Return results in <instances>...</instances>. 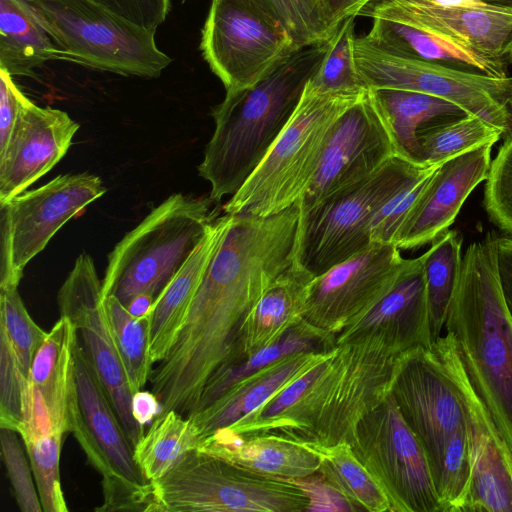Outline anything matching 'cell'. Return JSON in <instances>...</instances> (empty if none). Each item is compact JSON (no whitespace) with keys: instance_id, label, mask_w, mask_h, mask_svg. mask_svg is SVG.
I'll list each match as a JSON object with an SVG mask.
<instances>
[{"instance_id":"6da1fadb","label":"cell","mask_w":512,"mask_h":512,"mask_svg":"<svg viewBox=\"0 0 512 512\" xmlns=\"http://www.w3.org/2000/svg\"><path fill=\"white\" fill-rule=\"evenodd\" d=\"M298 221L296 204L266 217L230 214L184 326L167 355L176 372L202 383L222 365L240 358L247 317L293 264Z\"/></svg>"},{"instance_id":"7a4b0ae2","label":"cell","mask_w":512,"mask_h":512,"mask_svg":"<svg viewBox=\"0 0 512 512\" xmlns=\"http://www.w3.org/2000/svg\"><path fill=\"white\" fill-rule=\"evenodd\" d=\"M398 355L377 337L337 345L233 429L314 450L351 445L358 423L390 393Z\"/></svg>"},{"instance_id":"3957f363","label":"cell","mask_w":512,"mask_h":512,"mask_svg":"<svg viewBox=\"0 0 512 512\" xmlns=\"http://www.w3.org/2000/svg\"><path fill=\"white\" fill-rule=\"evenodd\" d=\"M330 39L297 49L255 85L227 92L213 107L215 129L198 166L199 175L210 183L212 201L234 195L264 159L320 66Z\"/></svg>"},{"instance_id":"277c9868","label":"cell","mask_w":512,"mask_h":512,"mask_svg":"<svg viewBox=\"0 0 512 512\" xmlns=\"http://www.w3.org/2000/svg\"><path fill=\"white\" fill-rule=\"evenodd\" d=\"M494 236L468 246L444 328L471 385L512 449V317L499 283Z\"/></svg>"},{"instance_id":"5b68a950","label":"cell","mask_w":512,"mask_h":512,"mask_svg":"<svg viewBox=\"0 0 512 512\" xmlns=\"http://www.w3.org/2000/svg\"><path fill=\"white\" fill-rule=\"evenodd\" d=\"M390 394L425 452L444 512H464L471 476L465 409L432 347L398 355Z\"/></svg>"},{"instance_id":"8992f818","label":"cell","mask_w":512,"mask_h":512,"mask_svg":"<svg viewBox=\"0 0 512 512\" xmlns=\"http://www.w3.org/2000/svg\"><path fill=\"white\" fill-rule=\"evenodd\" d=\"M367 91L320 93L305 85L288 123L224 213L266 217L295 205L315 175L335 122Z\"/></svg>"},{"instance_id":"52a82bcc","label":"cell","mask_w":512,"mask_h":512,"mask_svg":"<svg viewBox=\"0 0 512 512\" xmlns=\"http://www.w3.org/2000/svg\"><path fill=\"white\" fill-rule=\"evenodd\" d=\"M211 201L172 194L126 233L108 255L104 298L125 307L140 294L156 299L216 220Z\"/></svg>"},{"instance_id":"ba28073f","label":"cell","mask_w":512,"mask_h":512,"mask_svg":"<svg viewBox=\"0 0 512 512\" xmlns=\"http://www.w3.org/2000/svg\"><path fill=\"white\" fill-rule=\"evenodd\" d=\"M437 166L395 156L359 184L299 212L293 264L316 277L364 250L378 210Z\"/></svg>"},{"instance_id":"9c48e42d","label":"cell","mask_w":512,"mask_h":512,"mask_svg":"<svg viewBox=\"0 0 512 512\" xmlns=\"http://www.w3.org/2000/svg\"><path fill=\"white\" fill-rule=\"evenodd\" d=\"M146 512H307L294 482L261 475L197 449L151 482Z\"/></svg>"},{"instance_id":"30bf717a","label":"cell","mask_w":512,"mask_h":512,"mask_svg":"<svg viewBox=\"0 0 512 512\" xmlns=\"http://www.w3.org/2000/svg\"><path fill=\"white\" fill-rule=\"evenodd\" d=\"M59 49V60L123 76L157 78L172 59L155 33L92 0H32Z\"/></svg>"},{"instance_id":"8fae6325","label":"cell","mask_w":512,"mask_h":512,"mask_svg":"<svg viewBox=\"0 0 512 512\" xmlns=\"http://www.w3.org/2000/svg\"><path fill=\"white\" fill-rule=\"evenodd\" d=\"M76 407L71 433L102 477L96 511H145L151 485L79 338L75 351Z\"/></svg>"},{"instance_id":"7c38bea8","label":"cell","mask_w":512,"mask_h":512,"mask_svg":"<svg viewBox=\"0 0 512 512\" xmlns=\"http://www.w3.org/2000/svg\"><path fill=\"white\" fill-rule=\"evenodd\" d=\"M301 47L262 0H211L200 49L226 93L252 87Z\"/></svg>"},{"instance_id":"4fadbf2b","label":"cell","mask_w":512,"mask_h":512,"mask_svg":"<svg viewBox=\"0 0 512 512\" xmlns=\"http://www.w3.org/2000/svg\"><path fill=\"white\" fill-rule=\"evenodd\" d=\"M354 50L359 75L368 90L388 88L434 95L492 124L503 137L512 133V113L508 106L511 77L469 73L398 56L365 36L356 37Z\"/></svg>"},{"instance_id":"5bb4252c","label":"cell","mask_w":512,"mask_h":512,"mask_svg":"<svg viewBox=\"0 0 512 512\" xmlns=\"http://www.w3.org/2000/svg\"><path fill=\"white\" fill-rule=\"evenodd\" d=\"M106 193L88 172L60 174L0 204V289L18 287L26 265L71 218Z\"/></svg>"},{"instance_id":"9a60e30c","label":"cell","mask_w":512,"mask_h":512,"mask_svg":"<svg viewBox=\"0 0 512 512\" xmlns=\"http://www.w3.org/2000/svg\"><path fill=\"white\" fill-rule=\"evenodd\" d=\"M351 448L392 512H444L425 452L390 393L358 423Z\"/></svg>"},{"instance_id":"2e32d148","label":"cell","mask_w":512,"mask_h":512,"mask_svg":"<svg viewBox=\"0 0 512 512\" xmlns=\"http://www.w3.org/2000/svg\"><path fill=\"white\" fill-rule=\"evenodd\" d=\"M395 156L398 148L368 90L335 122L315 175L296 203L299 212L359 184Z\"/></svg>"},{"instance_id":"e0dca14e","label":"cell","mask_w":512,"mask_h":512,"mask_svg":"<svg viewBox=\"0 0 512 512\" xmlns=\"http://www.w3.org/2000/svg\"><path fill=\"white\" fill-rule=\"evenodd\" d=\"M60 315L74 325L96 374L134 448L146 428L132 413V393L111 334L102 282L87 253L77 257L57 294Z\"/></svg>"},{"instance_id":"ac0fdd59","label":"cell","mask_w":512,"mask_h":512,"mask_svg":"<svg viewBox=\"0 0 512 512\" xmlns=\"http://www.w3.org/2000/svg\"><path fill=\"white\" fill-rule=\"evenodd\" d=\"M405 261L396 245L371 242L312 279L304 320L336 336L388 293Z\"/></svg>"},{"instance_id":"d6986e66","label":"cell","mask_w":512,"mask_h":512,"mask_svg":"<svg viewBox=\"0 0 512 512\" xmlns=\"http://www.w3.org/2000/svg\"><path fill=\"white\" fill-rule=\"evenodd\" d=\"M357 16L410 25L508 67L512 14L480 0H370Z\"/></svg>"},{"instance_id":"ffe728a7","label":"cell","mask_w":512,"mask_h":512,"mask_svg":"<svg viewBox=\"0 0 512 512\" xmlns=\"http://www.w3.org/2000/svg\"><path fill=\"white\" fill-rule=\"evenodd\" d=\"M432 348L461 394L467 424L470 486L464 512H512V449L471 385L450 333Z\"/></svg>"},{"instance_id":"44dd1931","label":"cell","mask_w":512,"mask_h":512,"mask_svg":"<svg viewBox=\"0 0 512 512\" xmlns=\"http://www.w3.org/2000/svg\"><path fill=\"white\" fill-rule=\"evenodd\" d=\"M79 124L65 111L23 95L6 147L0 151V204L26 191L67 153Z\"/></svg>"},{"instance_id":"7402d4cb","label":"cell","mask_w":512,"mask_h":512,"mask_svg":"<svg viewBox=\"0 0 512 512\" xmlns=\"http://www.w3.org/2000/svg\"><path fill=\"white\" fill-rule=\"evenodd\" d=\"M363 337L380 338L396 354L432 347L422 256L406 259L388 293L336 335V346Z\"/></svg>"},{"instance_id":"603a6c76","label":"cell","mask_w":512,"mask_h":512,"mask_svg":"<svg viewBox=\"0 0 512 512\" xmlns=\"http://www.w3.org/2000/svg\"><path fill=\"white\" fill-rule=\"evenodd\" d=\"M492 146L458 155L436 169L399 232V249L419 248L448 230L469 194L486 180Z\"/></svg>"},{"instance_id":"cb8c5ba5","label":"cell","mask_w":512,"mask_h":512,"mask_svg":"<svg viewBox=\"0 0 512 512\" xmlns=\"http://www.w3.org/2000/svg\"><path fill=\"white\" fill-rule=\"evenodd\" d=\"M197 450L255 473L293 481L316 473L320 455L313 448L274 436L237 435L221 428L201 438Z\"/></svg>"},{"instance_id":"d4e9b609","label":"cell","mask_w":512,"mask_h":512,"mask_svg":"<svg viewBox=\"0 0 512 512\" xmlns=\"http://www.w3.org/2000/svg\"><path fill=\"white\" fill-rule=\"evenodd\" d=\"M230 214L217 217L188 260L155 299L151 310L150 353L162 361L176 342L206 269L229 224Z\"/></svg>"},{"instance_id":"484cf974","label":"cell","mask_w":512,"mask_h":512,"mask_svg":"<svg viewBox=\"0 0 512 512\" xmlns=\"http://www.w3.org/2000/svg\"><path fill=\"white\" fill-rule=\"evenodd\" d=\"M329 352H303L287 356L233 386L209 406L188 417L199 440L235 424L260 408Z\"/></svg>"},{"instance_id":"4316f807","label":"cell","mask_w":512,"mask_h":512,"mask_svg":"<svg viewBox=\"0 0 512 512\" xmlns=\"http://www.w3.org/2000/svg\"><path fill=\"white\" fill-rule=\"evenodd\" d=\"M364 36L376 46L398 56L469 73L497 78L509 77L507 66L410 25L375 18L370 31Z\"/></svg>"},{"instance_id":"83f0119b","label":"cell","mask_w":512,"mask_h":512,"mask_svg":"<svg viewBox=\"0 0 512 512\" xmlns=\"http://www.w3.org/2000/svg\"><path fill=\"white\" fill-rule=\"evenodd\" d=\"M314 277L292 264L266 290L247 317L241 337V360L276 342L302 321Z\"/></svg>"},{"instance_id":"f1b7e54d","label":"cell","mask_w":512,"mask_h":512,"mask_svg":"<svg viewBox=\"0 0 512 512\" xmlns=\"http://www.w3.org/2000/svg\"><path fill=\"white\" fill-rule=\"evenodd\" d=\"M51 60H59V49L33 1L0 0V69L32 76Z\"/></svg>"},{"instance_id":"f546056e","label":"cell","mask_w":512,"mask_h":512,"mask_svg":"<svg viewBox=\"0 0 512 512\" xmlns=\"http://www.w3.org/2000/svg\"><path fill=\"white\" fill-rule=\"evenodd\" d=\"M369 90L400 156L415 164H418L419 131L470 115L457 104L427 93L388 88Z\"/></svg>"},{"instance_id":"4dcf8cb0","label":"cell","mask_w":512,"mask_h":512,"mask_svg":"<svg viewBox=\"0 0 512 512\" xmlns=\"http://www.w3.org/2000/svg\"><path fill=\"white\" fill-rule=\"evenodd\" d=\"M335 347V335L320 330L303 319L271 345L238 362L218 368L206 381L194 413L209 406L236 384L282 358L303 352H328Z\"/></svg>"},{"instance_id":"1f68e13d","label":"cell","mask_w":512,"mask_h":512,"mask_svg":"<svg viewBox=\"0 0 512 512\" xmlns=\"http://www.w3.org/2000/svg\"><path fill=\"white\" fill-rule=\"evenodd\" d=\"M198 442L191 420L171 410L151 422L133 448L134 459L145 479L155 482L186 453L196 449Z\"/></svg>"},{"instance_id":"d6a6232c","label":"cell","mask_w":512,"mask_h":512,"mask_svg":"<svg viewBox=\"0 0 512 512\" xmlns=\"http://www.w3.org/2000/svg\"><path fill=\"white\" fill-rule=\"evenodd\" d=\"M113 341L132 395L146 385L154 365L150 353L151 315L136 317L114 296L104 298Z\"/></svg>"},{"instance_id":"836d02e7","label":"cell","mask_w":512,"mask_h":512,"mask_svg":"<svg viewBox=\"0 0 512 512\" xmlns=\"http://www.w3.org/2000/svg\"><path fill=\"white\" fill-rule=\"evenodd\" d=\"M463 238L447 230L422 254L431 332L434 341L441 336L447 311L456 289L462 266Z\"/></svg>"},{"instance_id":"e575fe53","label":"cell","mask_w":512,"mask_h":512,"mask_svg":"<svg viewBox=\"0 0 512 512\" xmlns=\"http://www.w3.org/2000/svg\"><path fill=\"white\" fill-rule=\"evenodd\" d=\"M320 455L318 472L354 506L356 512H392L390 502L351 445L315 449Z\"/></svg>"},{"instance_id":"d590c367","label":"cell","mask_w":512,"mask_h":512,"mask_svg":"<svg viewBox=\"0 0 512 512\" xmlns=\"http://www.w3.org/2000/svg\"><path fill=\"white\" fill-rule=\"evenodd\" d=\"M502 132L474 115L425 128L418 133V164L436 166L487 144H495Z\"/></svg>"},{"instance_id":"8d00e7d4","label":"cell","mask_w":512,"mask_h":512,"mask_svg":"<svg viewBox=\"0 0 512 512\" xmlns=\"http://www.w3.org/2000/svg\"><path fill=\"white\" fill-rule=\"evenodd\" d=\"M355 18L348 16L338 25L320 66L306 87L320 93H354L368 90L355 61Z\"/></svg>"},{"instance_id":"74e56055","label":"cell","mask_w":512,"mask_h":512,"mask_svg":"<svg viewBox=\"0 0 512 512\" xmlns=\"http://www.w3.org/2000/svg\"><path fill=\"white\" fill-rule=\"evenodd\" d=\"M0 333L8 339L20 368L29 378L33 358L47 332L29 315L18 287L0 289Z\"/></svg>"},{"instance_id":"f35d334b","label":"cell","mask_w":512,"mask_h":512,"mask_svg":"<svg viewBox=\"0 0 512 512\" xmlns=\"http://www.w3.org/2000/svg\"><path fill=\"white\" fill-rule=\"evenodd\" d=\"M63 437L53 434L22 440L44 512L68 511L60 481Z\"/></svg>"},{"instance_id":"ab89813d","label":"cell","mask_w":512,"mask_h":512,"mask_svg":"<svg viewBox=\"0 0 512 512\" xmlns=\"http://www.w3.org/2000/svg\"><path fill=\"white\" fill-rule=\"evenodd\" d=\"M300 46L320 44L335 33L321 0H262Z\"/></svg>"},{"instance_id":"60d3db41","label":"cell","mask_w":512,"mask_h":512,"mask_svg":"<svg viewBox=\"0 0 512 512\" xmlns=\"http://www.w3.org/2000/svg\"><path fill=\"white\" fill-rule=\"evenodd\" d=\"M485 181L484 208L490 219L512 236V133L504 137Z\"/></svg>"},{"instance_id":"b9f144b4","label":"cell","mask_w":512,"mask_h":512,"mask_svg":"<svg viewBox=\"0 0 512 512\" xmlns=\"http://www.w3.org/2000/svg\"><path fill=\"white\" fill-rule=\"evenodd\" d=\"M19 433L1 428L0 442L2 458L7 469L17 504L22 512L43 511L38 490L34 486L31 465H28Z\"/></svg>"},{"instance_id":"7bdbcfd3","label":"cell","mask_w":512,"mask_h":512,"mask_svg":"<svg viewBox=\"0 0 512 512\" xmlns=\"http://www.w3.org/2000/svg\"><path fill=\"white\" fill-rule=\"evenodd\" d=\"M27 381L8 339L0 333V428L18 432Z\"/></svg>"},{"instance_id":"ee69618b","label":"cell","mask_w":512,"mask_h":512,"mask_svg":"<svg viewBox=\"0 0 512 512\" xmlns=\"http://www.w3.org/2000/svg\"><path fill=\"white\" fill-rule=\"evenodd\" d=\"M439 166L392 197L378 210L370 226L371 242L396 245L402 226Z\"/></svg>"},{"instance_id":"f6af8a7d","label":"cell","mask_w":512,"mask_h":512,"mask_svg":"<svg viewBox=\"0 0 512 512\" xmlns=\"http://www.w3.org/2000/svg\"><path fill=\"white\" fill-rule=\"evenodd\" d=\"M113 14L155 33L165 21L170 0H92Z\"/></svg>"},{"instance_id":"bcb514c9","label":"cell","mask_w":512,"mask_h":512,"mask_svg":"<svg viewBox=\"0 0 512 512\" xmlns=\"http://www.w3.org/2000/svg\"><path fill=\"white\" fill-rule=\"evenodd\" d=\"M292 482L297 484L306 494L309 501L307 512H356L350 501L335 489L318 471Z\"/></svg>"},{"instance_id":"7dc6e473","label":"cell","mask_w":512,"mask_h":512,"mask_svg":"<svg viewBox=\"0 0 512 512\" xmlns=\"http://www.w3.org/2000/svg\"><path fill=\"white\" fill-rule=\"evenodd\" d=\"M23 95L12 76L0 69V151L10 139Z\"/></svg>"},{"instance_id":"c3c4849f","label":"cell","mask_w":512,"mask_h":512,"mask_svg":"<svg viewBox=\"0 0 512 512\" xmlns=\"http://www.w3.org/2000/svg\"><path fill=\"white\" fill-rule=\"evenodd\" d=\"M494 251L500 287L512 317V236H494Z\"/></svg>"},{"instance_id":"681fc988","label":"cell","mask_w":512,"mask_h":512,"mask_svg":"<svg viewBox=\"0 0 512 512\" xmlns=\"http://www.w3.org/2000/svg\"><path fill=\"white\" fill-rule=\"evenodd\" d=\"M161 404L151 391H138L132 397V413L144 428L160 414Z\"/></svg>"},{"instance_id":"f907efd6","label":"cell","mask_w":512,"mask_h":512,"mask_svg":"<svg viewBox=\"0 0 512 512\" xmlns=\"http://www.w3.org/2000/svg\"><path fill=\"white\" fill-rule=\"evenodd\" d=\"M155 298L150 294H140L134 297L126 306L128 311L136 317L146 315L150 312Z\"/></svg>"},{"instance_id":"816d5d0a","label":"cell","mask_w":512,"mask_h":512,"mask_svg":"<svg viewBox=\"0 0 512 512\" xmlns=\"http://www.w3.org/2000/svg\"><path fill=\"white\" fill-rule=\"evenodd\" d=\"M324 10L328 18L335 24L339 25L341 20V13L347 3V0H321Z\"/></svg>"},{"instance_id":"f5cc1de1","label":"cell","mask_w":512,"mask_h":512,"mask_svg":"<svg viewBox=\"0 0 512 512\" xmlns=\"http://www.w3.org/2000/svg\"><path fill=\"white\" fill-rule=\"evenodd\" d=\"M370 0H347V3L341 13V20L348 16H356L358 12L366 5Z\"/></svg>"},{"instance_id":"db71d44e","label":"cell","mask_w":512,"mask_h":512,"mask_svg":"<svg viewBox=\"0 0 512 512\" xmlns=\"http://www.w3.org/2000/svg\"><path fill=\"white\" fill-rule=\"evenodd\" d=\"M480 1L512 14V0H480Z\"/></svg>"},{"instance_id":"11a10c76","label":"cell","mask_w":512,"mask_h":512,"mask_svg":"<svg viewBox=\"0 0 512 512\" xmlns=\"http://www.w3.org/2000/svg\"><path fill=\"white\" fill-rule=\"evenodd\" d=\"M508 106L512 113V89H511V93H510V97H509V101H508Z\"/></svg>"}]
</instances>
